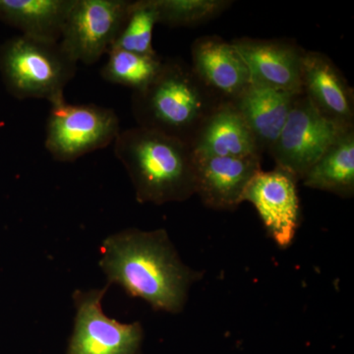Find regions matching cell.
<instances>
[{
	"instance_id": "obj_6",
	"label": "cell",
	"mask_w": 354,
	"mask_h": 354,
	"mask_svg": "<svg viewBox=\"0 0 354 354\" xmlns=\"http://www.w3.org/2000/svg\"><path fill=\"white\" fill-rule=\"evenodd\" d=\"M346 129L326 120L300 93L295 95L285 127L268 153L274 158L277 169L302 180Z\"/></svg>"
},
{
	"instance_id": "obj_19",
	"label": "cell",
	"mask_w": 354,
	"mask_h": 354,
	"mask_svg": "<svg viewBox=\"0 0 354 354\" xmlns=\"http://www.w3.org/2000/svg\"><path fill=\"white\" fill-rule=\"evenodd\" d=\"M157 24L158 18L155 0L131 1L111 50L116 48L145 55H158L153 46V28Z\"/></svg>"
},
{
	"instance_id": "obj_1",
	"label": "cell",
	"mask_w": 354,
	"mask_h": 354,
	"mask_svg": "<svg viewBox=\"0 0 354 354\" xmlns=\"http://www.w3.org/2000/svg\"><path fill=\"white\" fill-rule=\"evenodd\" d=\"M102 269L109 283L156 310L180 313L190 286L202 272L184 265L165 230L129 228L109 235L101 247Z\"/></svg>"
},
{
	"instance_id": "obj_8",
	"label": "cell",
	"mask_w": 354,
	"mask_h": 354,
	"mask_svg": "<svg viewBox=\"0 0 354 354\" xmlns=\"http://www.w3.org/2000/svg\"><path fill=\"white\" fill-rule=\"evenodd\" d=\"M108 288L74 293L77 312L67 354H140L143 328L139 322L122 324L104 314L102 301Z\"/></svg>"
},
{
	"instance_id": "obj_14",
	"label": "cell",
	"mask_w": 354,
	"mask_h": 354,
	"mask_svg": "<svg viewBox=\"0 0 354 354\" xmlns=\"http://www.w3.org/2000/svg\"><path fill=\"white\" fill-rule=\"evenodd\" d=\"M197 156L262 158L250 128L232 102H223L211 113L190 144Z\"/></svg>"
},
{
	"instance_id": "obj_5",
	"label": "cell",
	"mask_w": 354,
	"mask_h": 354,
	"mask_svg": "<svg viewBox=\"0 0 354 354\" xmlns=\"http://www.w3.org/2000/svg\"><path fill=\"white\" fill-rule=\"evenodd\" d=\"M46 121V150L57 162H73L113 144L121 132L113 109L97 104L53 102Z\"/></svg>"
},
{
	"instance_id": "obj_9",
	"label": "cell",
	"mask_w": 354,
	"mask_h": 354,
	"mask_svg": "<svg viewBox=\"0 0 354 354\" xmlns=\"http://www.w3.org/2000/svg\"><path fill=\"white\" fill-rule=\"evenodd\" d=\"M297 180L288 172L260 171L247 188L244 201L257 209L268 234L281 248L292 243L300 223Z\"/></svg>"
},
{
	"instance_id": "obj_11",
	"label": "cell",
	"mask_w": 354,
	"mask_h": 354,
	"mask_svg": "<svg viewBox=\"0 0 354 354\" xmlns=\"http://www.w3.org/2000/svg\"><path fill=\"white\" fill-rule=\"evenodd\" d=\"M301 90L321 115L342 128L354 127V93L328 55L305 50Z\"/></svg>"
},
{
	"instance_id": "obj_15",
	"label": "cell",
	"mask_w": 354,
	"mask_h": 354,
	"mask_svg": "<svg viewBox=\"0 0 354 354\" xmlns=\"http://www.w3.org/2000/svg\"><path fill=\"white\" fill-rule=\"evenodd\" d=\"M297 95L250 84L232 102L250 128L263 155L269 153L281 134Z\"/></svg>"
},
{
	"instance_id": "obj_3",
	"label": "cell",
	"mask_w": 354,
	"mask_h": 354,
	"mask_svg": "<svg viewBox=\"0 0 354 354\" xmlns=\"http://www.w3.org/2000/svg\"><path fill=\"white\" fill-rule=\"evenodd\" d=\"M221 102L191 65L169 58L164 59L162 69L148 87L133 92L132 111L138 127L190 146L202 123Z\"/></svg>"
},
{
	"instance_id": "obj_20",
	"label": "cell",
	"mask_w": 354,
	"mask_h": 354,
	"mask_svg": "<svg viewBox=\"0 0 354 354\" xmlns=\"http://www.w3.org/2000/svg\"><path fill=\"white\" fill-rule=\"evenodd\" d=\"M158 23L171 28L195 27L227 10L230 0H155Z\"/></svg>"
},
{
	"instance_id": "obj_17",
	"label": "cell",
	"mask_w": 354,
	"mask_h": 354,
	"mask_svg": "<svg viewBox=\"0 0 354 354\" xmlns=\"http://www.w3.org/2000/svg\"><path fill=\"white\" fill-rule=\"evenodd\" d=\"M311 189L327 191L342 198L354 195V127L348 128L319 158L302 179Z\"/></svg>"
},
{
	"instance_id": "obj_2",
	"label": "cell",
	"mask_w": 354,
	"mask_h": 354,
	"mask_svg": "<svg viewBox=\"0 0 354 354\" xmlns=\"http://www.w3.org/2000/svg\"><path fill=\"white\" fill-rule=\"evenodd\" d=\"M113 145L139 203L183 202L196 194L194 155L185 142L137 127L121 131Z\"/></svg>"
},
{
	"instance_id": "obj_18",
	"label": "cell",
	"mask_w": 354,
	"mask_h": 354,
	"mask_svg": "<svg viewBox=\"0 0 354 354\" xmlns=\"http://www.w3.org/2000/svg\"><path fill=\"white\" fill-rule=\"evenodd\" d=\"M109 59L101 70L104 80L131 88L134 92L148 87L162 69L164 59L156 55H139L122 50H109Z\"/></svg>"
},
{
	"instance_id": "obj_4",
	"label": "cell",
	"mask_w": 354,
	"mask_h": 354,
	"mask_svg": "<svg viewBox=\"0 0 354 354\" xmlns=\"http://www.w3.org/2000/svg\"><path fill=\"white\" fill-rule=\"evenodd\" d=\"M77 62L59 41L13 37L0 46V74L7 92L18 100L53 102L65 99L64 88L75 76Z\"/></svg>"
},
{
	"instance_id": "obj_12",
	"label": "cell",
	"mask_w": 354,
	"mask_h": 354,
	"mask_svg": "<svg viewBox=\"0 0 354 354\" xmlns=\"http://www.w3.org/2000/svg\"><path fill=\"white\" fill-rule=\"evenodd\" d=\"M194 155V153H193ZM262 158L194 155L196 194L208 208L232 211L260 171Z\"/></svg>"
},
{
	"instance_id": "obj_13",
	"label": "cell",
	"mask_w": 354,
	"mask_h": 354,
	"mask_svg": "<svg viewBox=\"0 0 354 354\" xmlns=\"http://www.w3.org/2000/svg\"><path fill=\"white\" fill-rule=\"evenodd\" d=\"M193 71L221 102H234L250 86V74L232 43L218 36L195 39L191 46Z\"/></svg>"
},
{
	"instance_id": "obj_10",
	"label": "cell",
	"mask_w": 354,
	"mask_h": 354,
	"mask_svg": "<svg viewBox=\"0 0 354 354\" xmlns=\"http://www.w3.org/2000/svg\"><path fill=\"white\" fill-rule=\"evenodd\" d=\"M245 62L251 84L300 94L305 50L290 39H235L232 41Z\"/></svg>"
},
{
	"instance_id": "obj_7",
	"label": "cell",
	"mask_w": 354,
	"mask_h": 354,
	"mask_svg": "<svg viewBox=\"0 0 354 354\" xmlns=\"http://www.w3.org/2000/svg\"><path fill=\"white\" fill-rule=\"evenodd\" d=\"M130 3L128 0H73L60 46L77 64L99 62L113 48Z\"/></svg>"
},
{
	"instance_id": "obj_16",
	"label": "cell",
	"mask_w": 354,
	"mask_h": 354,
	"mask_svg": "<svg viewBox=\"0 0 354 354\" xmlns=\"http://www.w3.org/2000/svg\"><path fill=\"white\" fill-rule=\"evenodd\" d=\"M73 0H0V21L31 38L59 41Z\"/></svg>"
}]
</instances>
